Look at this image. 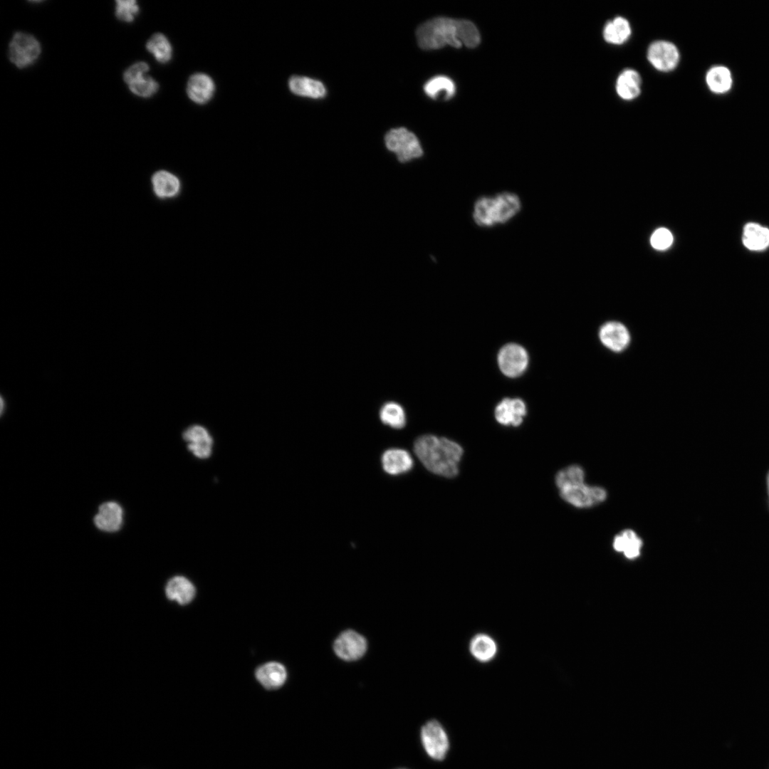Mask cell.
I'll list each match as a JSON object with an SVG mask.
<instances>
[{
	"mask_svg": "<svg viewBox=\"0 0 769 769\" xmlns=\"http://www.w3.org/2000/svg\"><path fill=\"white\" fill-rule=\"evenodd\" d=\"M416 35L419 46L425 50L446 46L474 48L481 41L479 32L472 22L446 17H437L424 23L418 27Z\"/></svg>",
	"mask_w": 769,
	"mask_h": 769,
	"instance_id": "cell-1",
	"label": "cell"
},
{
	"mask_svg": "<svg viewBox=\"0 0 769 769\" xmlns=\"http://www.w3.org/2000/svg\"><path fill=\"white\" fill-rule=\"evenodd\" d=\"M414 452L433 474L451 478L459 473L463 449L454 441L432 434L422 435L415 440Z\"/></svg>",
	"mask_w": 769,
	"mask_h": 769,
	"instance_id": "cell-2",
	"label": "cell"
},
{
	"mask_svg": "<svg viewBox=\"0 0 769 769\" xmlns=\"http://www.w3.org/2000/svg\"><path fill=\"white\" fill-rule=\"evenodd\" d=\"M519 197L503 192L493 196L478 198L473 208V220L480 227L490 228L511 220L520 211Z\"/></svg>",
	"mask_w": 769,
	"mask_h": 769,
	"instance_id": "cell-3",
	"label": "cell"
},
{
	"mask_svg": "<svg viewBox=\"0 0 769 769\" xmlns=\"http://www.w3.org/2000/svg\"><path fill=\"white\" fill-rule=\"evenodd\" d=\"M387 148L393 152L401 162L420 157L422 148L416 135L406 128L389 130L384 137Z\"/></svg>",
	"mask_w": 769,
	"mask_h": 769,
	"instance_id": "cell-4",
	"label": "cell"
},
{
	"mask_svg": "<svg viewBox=\"0 0 769 769\" xmlns=\"http://www.w3.org/2000/svg\"><path fill=\"white\" fill-rule=\"evenodd\" d=\"M420 738L423 748L429 758L436 761L446 758L450 748L449 738L439 721L430 720L423 725Z\"/></svg>",
	"mask_w": 769,
	"mask_h": 769,
	"instance_id": "cell-5",
	"label": "cell"
},
{
	"mask_svg": "<svg viewBox=\"0 0 769 769\" xmlns=\"http://www.w3.org/2000/svg\"><path fill=\"white\" fill-rule=\"evenodd\" d=\"M41 51L38 40L31 34L16 33L9 46V58L19 68H25L38 58Z\"/></svg>",
	"mask_w": 769,
	"mask_h": 769,
	"instance_id": "cell-6",
	"label": "cell"
},
{
	"mask_svg": "<svg viewBox=\"0 0 769 769\" xmlns=\"http://www.w3.org/2000/svg\"><path fill=\"white\" fill-rule=\"evenodd\" d=\"M149 70L147 63L137 62L130 66L123 74V79L130 91L139 97H152L159 89L157 82L147 75Z\"/></svg>",
	"mask_w": 769,
	"mask_h": 769,
	"instance_id": "cell-7",
	"label": "cell"
},
{
	"mask_svg": "<svg viewBox=\"0 0 769 769\" xmlns=\"http://www.w3.org/2000/svg\"><path fill=\"white\" fill-rule=\"evenodd\" d=\"M498 364L501 371L506 376L518 377L528 367V352L524 347L518 344L508 343L500 350L498 355Z\"/></svg>",
	"mask_w": 769,
	"mask_h": 769,
	"instance_id": "cell-8",
	"label": "cell"
},
{
	"mask_svg": "<svg viewBox=\"0 0 769 769\" xmlns=\"http://www.w3.org/2000/svg\"><path fill=\"white\" fill-rule=\"evenodd\" d=\"M367 643L365 638L353 630L342 632L335 640L333 649L336 655L345 661H355L366 652Z\"/></svg>",
	"mask_w": 769,
	"mask_h": 769,
	"instance_id": "cell-9",
	"label": "cell"
},
{
	"mask_svg": "<svg viewBox=\"0 0 769 769\" xmlns=\"http://www.w3.org/2000/svg\"><path fill=\"white\" fill-rule=\"evenodd\" d=\"M647 58L656 70L669 72L674 70L678 65L679 53L676 46L672 43L656 41L649 46Z\"/></svg>",
	"mask_w": 769,
	"mask_h": 769,
	"instance_id": "cell-10",
	"label": "cell"
},
{
	"mask_svg": "<svg viewBox=\"0 0 769 769\" xmlns=\"http://www.w3.org/2000/svg\"><path fill=\"white\" fill-rule=\"evenodd\" d=\"M560 496L576 507H589L603 501L607 497L605 490L585 483L560 489Z\"/></svg>",
	"mask_w": 769,
	"mask_h": 769,
	"instance_id": "cell-11",
	"label": "cell"
},
{
	"mask_svg": "<svg viewBox=\"0 0 769 769\" xmlns=\"http://www.w3.org/2000/svg\"><path fill=\"white\" fill-rule=\"evenodd\" d=\"M182 438L188 450L197 459H206L211 456L213 438L204 427L199 424L189 426L183 431Z\"/></svg>",
	"mask_w": 769,
	"mask_h": 769,
	"instance_id": "cell-12",
	"label": "cell"
},
{
	"mask_svg": "<svg viewBox=\"0 0 769 769\" xmlns=\"http://www.w3.org/2000/svg\"><path fill=\"white\" fill-rule=\"evenodd\" d=\"M124 512L115 501L102 503L94 517V524L100 530L113 533L119 530L123 523Z\"/></svg>",
	"mask_w": 769,
	"mask_h": 769,
	"instance_id": "cell-13",
	"label": "cell"
},
{
	"mask_svg": "<svg viewBox=\"0 0 769 769\" xmlns=\"http://www.w3.org/2000/svg\"><path fill=\"white\" fill-rule=\"evenodd\" d=\"M526 414L524 402L518 398H505L495 409V417L497 422L506 426H519Z\"/></svg>",
	"mask_w": 769,
	"mask_h": 769,
	"instance_id": "cell-14",
	"label": "cell"
},
{
	"mask_svg": "<svg viewBox=\"0 0 769 769\" xmlns=\"http://www.w3.org/2000/svg\"><path fill=\"white\" fill-rule=\"evenodd\" d=\"M215 85L211 78L202 73L193 74L187 85L188 97L197 104H204L212 98Z\"/></svg>",
	"mask_w": 769,
	"mask_h": 769,
	"instance_id": "cell-15",
	"label": "cell"
},
{
	"mask_svg": "<svg viewBox=\"0 0 769 769\" xmlns=\"http://www.w3.org/2000/svg\"><path fill=\"white\" fill-rule=\"evenodd\" d=\"M413 459L410 454L401 449H389L382 456V465L384 471L390 475H398L408 472L413 467Z\"/></svg>",
	"mask_w": 769,
	"mask_h": 769,
	"instance_id": "cell-16",
	"label": "cell"
},
{
	"mask_svg": "<svg viewBox=\"0 0 769 769\" xmlns=\"http://www.w3.org/2000/svg\"><path fill=\"white\" fill-rule=\"evenodd\" d=\"M195 592V587L192 582L187 577L181 575L172 577L165 586V593L167 598L182 605L192 602Z\"/></svg>",
	"mask_w": 769,
	"mask_h": 769,
	"instance_id": "cell-17",
	"label": "cell"
},
{
	"mask_svg": "<svg viewBox=\"0 0 769 769\" xmlns=\"http://www.w3.org/2000/svg\"><path fill=\"white\" fill-rule=\"evenodd\" d=\"M256 677L264 688L277 689L285 683L287 672L283 665L271 661L259 666L256 671Z\"/></svg>",
	"mask_w": 769,
	"mask_h": 769,
	"instance_id": "cell-18",
	"label": "cell"
},
{
	"mask_svg": "<svg viewBox=\"0 0 769 769\" xmlns=\"http://www.w3.org/2000/svg\"><path fill=\"white\" fill-rule=\"evenodd\" d=\"M742 242L748 250L763 251L769 246V229L755 222L747 223L743 227Z\"/></svg>",
	"mask_w": 769,
	"mask_h": 769,
	"instance_id": "cell-19",
	"label": "cell"
},
{
	"mask_svg": "<svg viewBox=\"0 0 769 769\" xmlns=\"http://www.w3.org/2000/svg\"><path fill=\"white\" fill-rule=\"evenodd\" d=\"M600 337L605 345L614 351L622 350L629 342L626 328L615 322L605 324L600 330Z\"/></svg>",
	"mask_w": 769,
	"mask_h": 769,
	"instance_id": "cell-20",
	"label": "cell"
},
{
	"mask_svg": "<svg viewBox=\"0 0 769 769\" xmlns=\"http://www.w3.org/2000/svg\"><path fill=\"white\" fill-rule=\"evenodd\" d=\"M152 184L155 194L161 199L172 198L180 189L177 177L166 170L156 172L152 177Z\"/></svg>",
	"mask_w": 769,
	"mask_h": 769,
	"instance_id": "cell-21",
	"label": "cell"
},
{
	"mask_svg": "<svg viewBox=\"0 0 769 769\" xmlns=\"http://www.w3.org/2000/svg\"><path fill=\"white\" fill-rule=\"evenodd\" d=\"M288 86L295 95L312 98H323L326 94L324 85L319 80L304 76H292Z\"/></svg>",
	"mask_w": 769,
	"mask_h": 769,
	"instance_id": "cell-22",
	"label": "cell"
},
{
	"mask_svg": "<svg viewBox=\"0 0 769 769\" xmlns=\"http://www.w3.org/2000/svg\"><path fill=\"white\" fill-rule=\"evenodd\" d=\"M641 78L633 69L623 70L617 78L616 90L618 95L626 100L637 98L641 91Z\"/></svg>",
	"mask_w": 769,
	"mask_h": 769,
	"instance_id": "cell-23",
	"label": "cell"
},
{
	"mask_svg": "<svg viewBox=\"0 0 769 769\" xmlns=\"http://www.w3.org/2000/svg\"><path fill=\"white\" fill-rule=\"evenodd\" d=\"M425 93L432 99L449 100L456 93L454 81L445 75H436L429 79L424 85Z\"/></svg>",
	"mask_w": 769,
	"mask_h": 769,
	"instance_id": "cell-24",
	"label": "cell"
},
{
	"mask_svg": "<svg viewBox=\"0 0 769 769\" xmlns=\"http://www.w3.org/2000/svg\"><path fill=\"white\" fill-rule=\"evenodd\" d=\"M631 33L629 21L623 17L617 16L605 26L603 36L607 42L620 45L628 40Z\"/></svg>",
	"mask_w": 769,
	"mask_h": 769,
	"instance_id": "cell-25",
	"label": "cell"
},
{
	"mask_svg": "<svg viewBox=\"0 0 769 769\" xmlns=\"http://www.w3.org/2000/svg\"><path fill=\"white\" fill-rule=\"evenodd\" d=\"M642 545V540L632 530H625L615 536L613 547L619 552H623L628 558H634L639 555Z\"/></svg>",
	"mask_w": 769,
	"mask_h": 769,
	"instance_id": "cell-26",
	"label": "cell"
},
{
	"mask_svg": "<svg viewBox=\"0 0 769 769\" xmlns=\"http://www.w3.org/2000/svg\"><path fill=\"white\" fill-rule=\"evenodd\" d=\"M380 418L383 424L394 429H402L406 424L405 411L395 402H388L382 406Z\"/></svg>",
	"mask_w": 769,
	"mask_h": 769,
	"instance_id": "cell-27",
	"label": "cell"
},
{
	"mask_svg": "<svg viewBox=\"0 0 769 769\" xmlns=\"http://www.w3.org/2000/svg\"><path fill=\"white\" fill-rule=\"evenodd\" d=\"M706 83L711 91L722 93L728 91L732 85L730 70L723 66L711 68L706 74Z\"/></svg>",
	"mask_w": 769,
	"mask_h": 769,
	"instance_id": "cell-28",
	"label": "cell"
},
{
	"mask_svg": "<svg viewBox=\"0 0 769 769\" xmlns=\"http://www.w3.org/2000/svg\"><path fill=\"white\" fill-rule=\"evenodd\" d=\"M146 48L159 63H166L172 58V45L162 33L154 34L147 42Z\"/></svg>",
	"mask_w": 769,
	"mask_h": 769,
	"instance_id": "cell-29",
	"label": "cell"
},
{
	"mask_svg": "<svg viewBox=\"0 0 769 769\" xmlns=\"http://www.w3.org/2000/svg\"><path fill=\"white\" fill-rule=\"evenodd\" d=\"M470 650L477 659L486 661L494 656L496 652V645L490 637L481 634L474 637L471 640Z\"/></svg>",
	"mask_w": 769,
	"mask_h": 769,
	"instance_id": "cell-30",
	"label": "cell"
},
{
	"mask_svg": "<svg viewBox=\"0 0 769 769\" xmlns=\"http://www.w3.org/2000/svg\"><path fill=\"white\" fill-rule=\"evenodd\" d=\"M585 473L577 465L570 466L560 471L555 476V483L560 489L584 483Z\"/></svg>",
	"mask_w": 769,
	"mask_h": 769,
	"instance_id": "cell-31",
	"label": "cell"
},
{
	"mask_svg": "<svg viewBox=\"0 0 769 769\" xmlns=\"http://www.w3.org/2000/svg\"><path fill=\"white\" fill-rule=\"evenodd\" d=\"M115 4V16L122 21L132 22L139 12V6L135 0H117Z\"/></svg>",
	"mask_w": 769,
	"mask_h": 769,
	"instance_id": "cell-32",
	"label": "cell"
},
{
	"mask_svg": "<svg viewBox=\"0 0 769 769\" xmlns=\"http://www.w3.org/2000/svg\"><path fill=\"white\" fill-rule=\"evenodd\" d=\"M673 241L671 233L665 228L656 230L651 237L652 246L656 249L664 250L671 246Z\"/></svg>",
	"mask_w": 769,
	"mask_h": 769,
	"instance_id": "cell-33",
	"label": "cell"
},
{
	"mask_svg": "<svg viewBox=\"0 0 769 769\" xmlns=\"http://www.w3.org/2000/svg\"><path fill=\"white\" fill-rule=\"evenodd\" d=\"M767 486H768V496H769V474H768V477H767Z\"/></svg>",
	"mask_w": 769,
	"mask_h": 769,
	"instance_id": "cell-34",
	"label": "cell"
}]
</instances>
